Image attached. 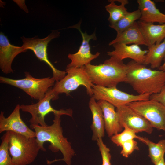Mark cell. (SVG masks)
I'll list each match as a JSON object with an SVG mask.
<instances>
[{
  "label": "cell",
  "instance_id": "obj_23",
  "mask_svg": "<svg viewBox=\"0 0 165 165\" xmlns=\"http://www.w3.org/2000/svg\"><path fill=\"white\" fill-rule=\"evenodd\" d=\"M120 3V5L116 4L115 0H109L110 3L105 6L106 11L109 13L108 20L110 24H114L122 18L127 13V9L125 6L128 3L127 0H116Z\"/></svg>",
  "mask_w": 165,
  "mask_h": 165
},
{
  "label": "cell",
  "instance_id": "obj_16",
  "mask_svg": "<svg viewBox=\"0 0 165 165\" xmlns=\"http://www.w3.org/2000/svg\"><path fill=\"white\" fill-rule=\"evenodd\" d=\"M97 103L103 113L105 128L109 137L121 132L123 128L120 124L115 107L109 102L102 100Z\"/></svg>",
  "mask_w": 165,
  "mask_h": 165
},
{
  "label": "cell",
  "instance_id": "obj_19",
  "mask_svg": "<svg viewBox=\"0 0 165 165\" xmlns=\"http://www.w3.org/2000/svg\"><path fill=\"white\" fill-rule=\"evenodd\" d=\"M117 43L127 45L134 44L147 46L137 21L123 31L117 34L116 38L109 43V45L112 46Z\"/></svg>",
  "mask_w": 165,
  "mask_h": 165
},
{
  "label": "cell",
  "instance_id": "obj_27",
  "mask_svg": "<svg viewBox=\"0 0 165 165\" xmlns=\"http://www.w3.org/2000/svg\"><path fill=\"white\" fill-rule=\"evenodd\" d=\"M97 141L102 157V165H112L110 162L111 155L109 148L104 143L102 138L98 139Z\"/></svg>",
  "mask_w": 165,
  "mask_h": 165
},
{
  "label": "cell",
  "instance_id": "obj_2",
  "mask_svg": "<svg viewBox=\"0 0 165 165\" xmlns=\"http://www.w3.org/2000/svg\"><path fill=\"white\" fill-rule=\"evenodd\" d=\"M128 66L125 82L138 94L151 95L159 93L165 85V72L153 70L132 60Z\"/></svg>",
  "mask_w": 165,
  "mask_h": 165
},
{
  "label": "cell",
  "instance_id": "obj_5",
  "mask_svg": "<svg viewBox=\"0 0 165 165\" xmlns=\"http://www.w3.org/2000/svg\"><path fill=\"white\" fill-rule=\"evenodd\" d=\"M59 94H57L51 87L45 94L44 98L35 104L29 105L22 104L20 105V109L22 111L28 112L31 115V117L29 121L31 125H39L46 126L48 125L45 121L46 116L50 112L66 115L72 117L73 111L71 109H61L57 110L51 106L50 101L57 99Z\"/></svg>",
  "mask_w": 165,
  "mask_h": 165
},
{
  "label": "cell",
  "instance_id": "obj_13",
  "mask_svg": "<svg viewBox=\"0 0 165 165\" xmlns=\"http://www.w3.org/2000/svg\"><path fill=\"white\" fill-rule=\"evenodd\" d=\"M20 105L17 104L11 114L6 117L4 112L0 114V133L11 131L30 137H35L34 131L30 128L21 118Z\"/></svg>",
  "mask_w": 165,
  "mask_h": 165
},
{
  "label": "cell",
  "instance_id": "obj_22",
  "mask_svg": "<svg viewBox=\"0 0 165 165\" xmlns=\"http://www.w3.org/2000/svg\"><path fill=\"white\" fill-rule=\"evenodd\" d=\"M137 139L148 146V156L151 161L155 165L164 157L165 153V140L162 139L158 143H155L146 137L138 136Z\"/></svg>",
  "mask_w": 165,
  "mask_h": 165
},
{
  "label": "cell",
  "instance_id": "obj_24",
  "mask_svg": "<svg viewBox=\"0 0 165 165\" xmlns=\"http://www.w3.org/2000/svg\"><path fill=\"white\" fill-rule=\"evenodd\" d=\"M141 14L139 10L128 12L122 18L116 23L109 26L119 33L132 26L136 20H139Z\"/></svg>",
  "mask_w": 165,
  "mask_h": 165
},
{
  "label": "cell",
  "instance_id": "obj_3",
  "mask_svg": "<svg viewBox=\"0 0 165 165\" xmlns=\"http://www.w3.org/2000/svg\"><path fill=\"white\" fill-rule=\"evenodd\" d=\"M84 67L94 84L111 87H116L120 82H125L128 66L123 61L110 57L103 64H90Z\"/></svg>",
  "mask_w": 165,
  "mask_h": 165
},
{
  "label": "cell",
  "instance_id": "obj_6",
  "mask_svg": "<svg viewBox=\"0 0 165 165\" xmlns=\"http://www.w3.org/2000/svg\"><path fill=\"white\" fill-rule=\"evenodd\" d=\"M25 76L24 78L18 79L0 76V82L18 88L32 98L38 101L44 98L47 92L56 82L53 77L36 78L28 72H25Z\"/></svg>",
  "mask_w": 165,
  "mask_h": 165
},
{
  "label": "cell",
  "instance_id": "obj_20",
  "mask_svg": "<svg viewBox=\"0 0 165 165\" xmlns=\"http://www.w3.org/2000/svg\"><path fill=\"white\" fill-rule=\"evenodd\" d=\"M95 99L92 96L89 102V106L92 116L91 127L93 132L92 140L97 141L105 136V125L102 111Z\"/></svg>",
  "mask_w": 165,
  "mask_h": 165
},
{
  "label": "cell",
  "instance_id": "obj_18",
  "mask_svg": "<svg viewBox=\"0 0 165 165\" xmlns=\"http://www.w3.org/2000/svg\"><path fill=\"white\" fill-rule=\"evenodd\" d=\"M141 16L139 20L146 23L165 24V14L161 12L151 0H138Z\"/></svg>",
  "mask_w": 165,
  "mask_h": 165
},
{
  "label": "cell",
  "instance_id": "obj_17",
  "mask_svg": "<svg viewBox=\"0 0 165 165\" xmlns=\"http://www.w3.org/2000/svg\"><path fill=\"white\" fill-rule=\"evenodd\" d=\"M137 23L147 46L160 43L165 39V24L155 25L140 20Z\"/></svg>",
  "mask_w": 165,
  "mask_h": 165
},
{
  "label": "cell",
  "instance_id": "obj_1",
  "mask_svg": "<svg viewBox=\"0 0 165 165\" xmlns=\"http://www.w3.org/2000/svg\"><path fill=\"white\" fill-rule=\"evenodd\" d=\"M53 123L51 125L42 126L39 125H30V127L34 129L35 138L40 150L46 151L44 147L45 142L50 143L49 148L52 152L60 151L63 156L61 159H55L53 163L57 161H64L67 165H71L72 159L75 152L72 147L70 142L63 135V130L61 125V115L53 114Z\"/></svg>",
  "mask_w": 165,
  "mask_h": 165
},
{
  "label": "cell",
  "instance_id": "obj_4",
  "mask_svg": "<svg viewBox=\"0 0 165 165\" xmlns=\"http://www.w3.org/2000/svg\"><path fill=\"white\" fill-rule=\"evenodd\" d=\"M9 132V151L16 165H28L33 162L40 150L35 137Z\"/></svg>",
  "mask_w": 165,
  "mask_h": 165
},
{
  "label": "cell",
  "instance_id": "obj_26",
  "mask_svg": "<svg viewBox=\"0 0 165 165\" xmlns=\"http://www.w3.org/2000/svg\"><path fill=\"white\" fill-rule=\"evenodd\" d=\"M123 131L111 137L112 141L117 146L121 147L122 144L127 141L137 138L138 136L134 130L125 127Z\"/></svg>",
  "mask_w": 165,
  "mask_h": 165
},
{
  "label": "cell",
  "instance_id": "obj_14",
  "mask_svg": "<svg viewBox=\"0 0 165 165\" xmlns=\"http://www.w3.org/2000/svg\"><path fill=\"white\" fill-rule=\"evenodd\" d=\"M22 47L10 43L7 36L2 32L0 34V68L4 73L13 72L12 64L15 58L19 53L26 52Z\"/></svg>",
  "mask_w": 165,
  "mask_h": 165
},
{
  "label": "cell",
  "instance_id": "obj_11",
  "mask_svg": "<svg viewBox=\"0 0 165 165\" xmlns=\"http://www.w3.org/2000/svg\"><path fill=\"white\" fill-rule=\"evenodd\" d=\"M80 23L70 27L78 29L81 35L82 40L78 51L68 55V57L71 60V62L67 65V68H79L86 66L90 64L91 61L97 58L100 54L98 52L93 54L90 51L89 42L91 39H97L95 33L89 35L86 32H83L81 30Z\"/></svg>",
  "mask_w": 165,
  "mask_h": 165
},
{
  "label": "cell",
  "instance_id": "obj_25",
  "mask_svg": "<svg viewBox=\"0 0 165 165\" xmlns=\"http://www.w3.org/2000/svg\"><path fill=\"white\" fill-rule=\"evenodd\" d=\"M9 132H6L1 138L0 145V165H16L13 162L8 148Z\"/></svg>",
  "mask_w": 165,
  "mask_h": 165
},
{
  "label": "cell",
  "instance_id": "obj_10",
  "mask_svg": "<svg viewBox=\"0 0 165 165\" xmlns=\"http://www.w3.org/2000/svg\"><path fill=\"white\" fill-rule=\"evenodd\" d=\"M92 91V96L96 100L105 101L116 108L133 102L147 100L151 95L148 94L134 95L121 91L116 87H107L94 84Z\"/></svg>",
  "mask_w": 165,
  "mask_h": 165
},
{
  "label": "cell",
  "instance_id": "obj_12",
  "mask_svg": "<svg viewBox=\"0 0 165 165\" xmlns=\"http://www.w3.org/2000/svg\"><path fill=\"white\" fill-rule=\"evenodd\" d=\"M119 122L124 128L127 127L138 133L145 132L151 134L153 128L150 123L127 105L116 108Z\"/></svg>",
  "mask_w": 165,
  "mask_h": 165
},
{
  "label": "cell",
  "instance_id": "obj_15",
  "mask_svg": "<svg viewBox=\"0 0 165 165\" xmlns=\"http://www.w3.org/2000/svg\"><path fill=\"white\" fill-rule=\"evenodd\" d=\"M112 46L114 50L107 52V54L119 60L130 58L138 63L143 64L148 50H142L138 45L133 44L130 46L123 43H116Z\"/></svg>",
  "mask_w": 165,
  "mask_h": 165
},
{
  "label": "cell",
  "instance_id": "obj_28",
  "mask_svg": "<svg viewBox=\"0 0 165 165\" xmlns=\"http://www.w3.org/2000/svg\"><path fill=\"white\" fill-rule=\"evenodd\" d=\"M120 153L124 157L127 158L135 150H139L138 142L134 139L128 140L123 143Z\"/></svg>",
  "mask_w": 165,
  "mask_h": 165
},
{
  "label": "cell",
  "instance_id": "obj_31",
  "mask_svg": "<svg viewBox=\"0 0 165 165\" xmlns=\"http://www.w3.org/2000/svg\"><path fill=\"white\" fill-rule=\"evenodd\" d=\"M164 59V63L158 68V70L165 72V57Z\"/></svg>",
  "mask_w": 165,
  "mask_h": 165
},
{
  "label": "cell",
  "instance_id": "obj_8",
  "mask_svg": "<svg viewBox=\"0 0 165 165\" xmlns=\"http://www.w3.org/2000/svg\"><path fill=\"white\" fill-rule=\"evenodd\" d=\"M60 33L57 31L53 30L46 37L42 38L36 37L26 38L23 36L21 38L23 42L22 46L24 50L26 51L28 49L31 50L39 60L44 61L50 67L53 71V77L56 82L63 78L66 75V72L65 71L56 69L49 61L47 49L49 42L53 39L59 36Z\"/></svg>",
  "mask_w": 165,
  "mask_h": 165
},
{
  "label": "cell",
  "instance_id": "obj_29",
  "mask_svg": "<svg viewBox=\"0 0 165 165\" xmlns=\"http://www.w3.org/2000/svg\"><path fill=\"white\" fill-rule=\"evenodd\" d=\"M150 99L156 100L165 106V85L159 93L151 95Z\"/></svg>",
  "mask_w": 165,
  "mask_h": 165
},
{
  "label": "cell",
  "instance_id": "obj_21",
  "mask_svg": "<svg viewBox=\"0 0 165 165\" xmlns=\"http://www.w3.org/2000/svg\"><path fill=\"white\" fill-rule=\"evenodd\" d=\"M148 49L143 64H150L152 69L159 68L165 57V39L160 43L148 46Z\"/></svg>",
  "mask_w": 165,
  "mask_h": 165
},
{
  "label": "cell",
  "instance_id": "obj_7",
  "mask_svg": "<svg viewBox=\"0 0 165 165\" xmlns=\"http://www.w3.org/2000/svg\"><path fill=\"white\" fill-rule=\"evenodd\" d=\"M67 75L61 79L55 82L53 89L58 94L64 93L68 95L80 86H83L86 89L88 94L92 97L93 93L92 83L84 67L79 68H67Z\"/></svg>",
  "mask_w": 165,
  "mask_h": 165
},
{
  "label": "cell",
  "instance_id": "obj_30",
  "mask_svg": "<svg viewBox=\"0 0 165 165\" xmlns=\"http://www.w3.org/2000/svg\"><path fill=\"white\" fill-rule=\"evenodd\" d=\"M155 165H165L164 157H163Z\"/></svg>",
  "mask_w": 165,
  "mask_h": 165
},
{
  "label": "cell",
  "instance_id": "obj_9",
  "mask_svg": "<svg viewBox=\"0 0 165 165\" xmlns=\"http://www.w3.org/2000/svg\"><path fill=\"white\" fill-rule=\"evenodd\" d=\"M127 105L146 119L153 127L165 132V106L162 104L149 99Z\"/></svg>",
  "mask_w": 165,
  "mask_h": 165
}]
</instances>
